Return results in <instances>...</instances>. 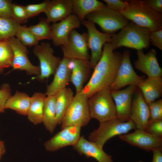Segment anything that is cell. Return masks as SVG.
<instances>
[{
  "label": "cell",
  "mask_w": 162,
  "mask_h": 162,
  "mask_svg": "<svg viewBox=\"0 0 162 162\" xmlns=\"http://www.w3.org/2000/svg\"><path fill=\"white\" fill-rule=\"evenodd\" d=\"M55 95L56 120L58 125H60L74 96L72 89L66 87L59 91Z\"/></svg>",
  "instance_id": "28"
},
{
  "label": "cell",
  "mask_w": 162,
  "mask_h": 162,
  "mask_svg": "<svg viewBox=\"0 0 162 162\" xmlns=\"http://www.w3.org/2000/svg\"><path fill=\"white\" fill-rule=\"evenodd\" d=\"M3 69H4L3 68L0 67V72H1L2 71Z\"/></svg>",
  "instance_id": "45"
},
{
  "label": "cell",
  "mask_w": 162,
  "mask_h": 162,
  "mask_svg": "<svg viewBox=\"0 0 162 162\" xmlns=\"http://www.w3.org/2000/svg\"><path fill=\"white\" fill-rule=\"evenodd\" d=\"M150 41L152 45L162 50V29L150 32Z\"/></svg>",
  "instance_id": "39"
},
{
  "label": "cell",
  "mask_w": 162,
  "mask_h": 162,
  "mask_svg": "<svg viewBox=\"0 0 162 162\" xmlns=\"http://www.w3.org/2000/svg\"><path fill=\"white\" fill-rule=\"evenodd\" d=\"M86 18L98 25L103 33L110 34H113L129 22L120 12L111 9L106 5L89 14Z\"/></svg>",
  "instance_id": "7"
},
{
  "label": "cell",
  "mask_w": 162,
  "mask_h": 162,
  "mask_svg": "<svg viewBox=\"0 0 162 162\" xmlns=\"http://www.w3.org/2000/svg\"><path fill=\"white\" fill-rule=\"evenodd\" d=\"M33 52L38 58L40 64V74L35 78L42 82L54 74L61 59L54 56V51L49 43L42 42L34 46Z\"/></svg>",
  "instance_id": "8"
},
{
  "label": "cell",
  "mask_w": 162,
  "mask_h": 162,
  "mask_svg": "<svg viewBox=\"0 0 162 162\" xmlns=\"http://www.w3.org/2000/svg\"><path fill=\"white\" fill-rule=\"evenodd\" d=\"M73 148L81 155L92 158L98 162H113L112 156L106 153L103 147L81 136Z\"/></svg>",
  "instance_id": "20"
},
{
  "label": "cell",
  "mask_w": 162,
  "mask_h": 162,
  "mask_svg": "<svg viewBox=\"0 0 162 162\" xmlns=\"http://www.w3.org/2000/svg\"><path fill=\"white\" fill-rule=\"evenodd\" d=\"M111 37L110 43L114 50L122 46L137 50L149 47L150 31L147 28L131 21Z\"/></svg>",
  "instance_id": "3"
},
{
  "label": "cell",
  "mask_w": 162,
  "mask_h": 162,
  "mask_svg": "<svg viewBox=\"0 0 162 162\" xmlns=\"http://www.w3.org/2000/svg\"><path fill=\"white\" fill-rule=\"evenodd\" d=\"M45 94L35 92L31 97V104L27 115L28 120L36 125L42 122Z\"/></svg>",
  "instance_id": "27"
},
{
  "label": "cell",
  "mask_w": 162,
  "mask_h": 162,
  "mask_svg": "<svg viewBox=\"0 0 162 162\" xmlns=\"http://www.w3.org/2000/svg\"><path fill=\"white\" fill-rule=\"evenodd\" d=\"M106 5L97 0H73L72 14L81 22L88 15Z\"/></svg>",
  "instance_id": "24"
},
{
  "label": "cell",
  "mask_w": 162,
  "mask_h": 162,
  "mask_svg": "<svg viewBox=\"0 0 162 162\" xmlns=\"http://www.w3.org/2000/svg\"><path fill=\"white\" fill-rule=\"evenodd\" d=\"M145 131L151 134L162 137V120H150Z\"/></svg>",
  "instance_id": "36"
},
{
  "label": "cell",
  "mask_w": 162,
  "mask_h": 162,
  "mask_svg": "<svg viewBox=\"0 0 162 162\" xmlns=\"http://www.w3.org/2000/svg\"><path fill=\"white\" fill-rule=\"evenodd\" d=\"M11 96L10 88L8 84H4L0 89V106L4 107L7 100Z\"/></svg>",
  "instance_id": "40"
},
{
  "label": "cell",
  "mask_w": 162,
  "mask_h": 162,
  "mask_svg": "<svg viewBox=\"0 0 162 162\" xmlns=\"http://www.w3.org/2000/svg\"><path fill=\"white\" fill-rule=\"evenodd\" d=\"M72 12L73 0H52L50 1L45 13L48 21L54 23L65 19Z\"/></svg>",
  "instance_id": "22"
},
{
  "label": "cell",
  "mask_w": 162,
  "mask_h": 162,
  "mask_svg": "<svg viewBox=\"0 0 162 162\" xmlns=\"http://www.w3.org/2000/svg\"><path fill=\"white\" fill-rule=\"evenodd\" d=\"M14 58L13 50L6 40L0 41V67L11 66Z\"/></svg>",
  "instance_id": "31"
},
{
  "label": "cell",
  "mask_w": 162,
  "mask_h": 162,
  "mask_svg": "<svg viewBox=\"0 0 162 162\" xmlns=\"http://www.w3.org/2000/svg\"><path fill=\"white\" fill-rule=\"evenodd\" d=\"M71 72L70 82L74 86L76 93L80 92L83 85L89 76L92 68L89 60H71Z\"/></svg>",
  "instance_id": "21"
},
{
  "label": "cell",
  "mask_w": 162,
  "mask_h": 162,
  "mask_svg": "<svg viewBox=\"0 0 162 162\" xmlns=\"http://www.w3.org/2000/svg\"><path fill=\"white\" fill-rule=\"evenodd\" d=\"M132 100L130 119L134 123L136 129L145 131L150 119L148 104L139 89L135 91Z\"/></svg>",
  "instance_id": "17"
},
{
  "label": "cell",
  "mask_w": 162,
  "mask_h": 162,
  "mask_svg": "<svg viewBox=\"0 0 162 162\" xmlns=\"http://www.w3.org/2000/svg\"><path fill=\"white\" fill-rule=\"evenodd\" d=\"M81 21L74 14H71L58 23H54L51 26V40L56 46L66 45L71 31L80 26Z\"/></svg>",
  "instance_id": "16"
},
{
  "label": "cell",
  "mask_w": 162,
  "mask_h": 162,
  "mask_svg": "<svg viewBox=\"0 0 162 162\" xmlns=\"http://www.w3.org/2000/svg\"><path fill=\"white\" fill-rule=\"evenodd\" d=\"M19 25L12 18L0 17V41L14 36Z\"/></svg>",
  "instance_id": "30"
},
{
  "label": "cell",
  "mask_w": 162,
  "mask_h": 162,
  "mask_svg": "<svg viewBox=\"0 0 162 162\" xmlns=\"http://www.w3.org/2000/svg\"><path fill=\"white\" fill-rule=\"evenodd\" d=\"M87 33L80 34L75 29L70 33L67 44L61 46L63 58L70 60H89L87 44Z\"/></svg>",
  "instance_id": "10"
},
{
  "label": "cell",
  "mask_w": 162,
  "mask_h": 162,
  "mask_svg": "<svg viewBox=\"0 0 162 162\" xmlns=\"http://www.w3.org/2000/svg\"><path fill=\"white\" fill-rule=\"evenodd\" d=\"M88 102L91 119H95L100 123L116 118L110 87L96 92L88 98Z\"/></svg>",
  "instance_id": "4"
},
{
  "label": "cell",
  "mask_w": 162,
  "mask_h": 162,
  "mask_svg": "<svg viewBox=\"0 0 162 162\" xmlns=\"http://www.w3.org/2000/svg\"><path fill=\"white\" fill-rule=\"evenodd\" d=\"M20 41L25 46H35L38 44V41L26 27L20 25L15 35Z\"/></svg>",
  "instance_id": "32"
},
{
  "label": "cell",
  "mask_w": 162,
  "mask_h": 162,
  "mask_svg": "<svg viewBox=\"0 0 162 162\" xmlns=\"http://www.w3.org/2000/svg\"><path fill=\"white\" fill-rule=\"evenodd\" d=\"M137 86L129 85L123 90H110L116 107V118L122 122L130 120L132 99Z\"/></svg>",
  "instance_id": "13"
},
{
  "label": "cell",
  "mask_w": 162,
  "mask_h": 162,
  "mask_svg": "<svg viewBox=\"0 0 162 162\" xmlns=\"http://www.w3.org/2000/svg\"><path fill=\"white\" fill-rule=\"evenodd\" d=\"M114 50L110 43L104 44L101 56L88 82L81 92L88 98L96 92L110 87L113 82L122 55Z\"/></svg>",
  "instance_id": "1"
},
{
  "label": "cell",
  "mask_w": 162,
  "mask_h": 162,
  "mask_svg": "<svg viewBox=\"0 0 162 162\" xmlns=\"http://www.w3.org/2000/svg\"><path fill=\"white\" fill-rule=\"evenodd\" d=\"M50 23L46 18H42L37 24L27 27V28L38 42L44 39H51V32Z\"/></svg>",
  "instance_id": "29"
},
{
  "label": "cell",
  "mask_w": 162,
  "mask_h": 162,
  "mask_svg": "<svg viewBox=\"0 0 162 162\" xmlns=\"http://www.w3.org/2000/svg\"><path fill=\"white\" fill-rule=\"evenodd\" d=\"M81 128L79 126H70L61 129L44 143L45 149L53 152L67 146H74L81 136Z\"/></svg>",
  "instance_id": "14"
},
{
  "label": "cell",
  "mask_w": 162,
  "mask_h": 162,
  "mask_svg": "<svg viewBox=\"0 0 162 162\" xmlns=\"http://www.w3.org/2000/svg\"><path fill=\"white\" fill-rule=\"evenodd\" d=\"M157 51L150 50L145 54L142 50H137L138 58L134 63L135 68L146 75L148 77L161 76L162 69L158 63Z\"/></svg>",
  "instance_id": "18"
},
{
  "label": "cell",
  "mask_w": 162,
  "mask_h": 162,
  "mask_svg": "<svg viewBox=\"0 0 162 162\" xmlns=\"http://www.w3.org/2000/svg\"><path fill=\"white\" fill-rule=\"evenodd\" d=\"M71 60L63 58L61 59L52 82L47 86L46 95H56L59 91L66 87L70 82L71 72Z\"/></svg>",
  "instance_id": "19"
},
{
  "label": "cell",
  "mask_w": 162,
  "mask_h": 162,
  "mask_svg": "<svg viewBox=\"0 0 162 162\" xmlns=\"http://www.w3.org/2000/svg\"><path fill=\"white\" fill-rule=\"evenodd\" d=\"M148 5L156 12L162 13V0H145Z\"/></svg>",
  "instance_id": "41"
},
{
  "label": "cell",
  "mask_w": 162,
  "mask_h": 162,
  "mask_svg": "<svg viewBox=\"0 0 162 162\" xmlns=\"http://www.w3.org/2000/svg\"><path fill=\"white\" fill-rule=\"evenodd\" d=\"M11 46L14 52V58L11 66L13 70H25L27 74L38 76L40 74L39 66L33 65L28 57V51L26 46L14 36L6 40Z\"/></svg>",
  "instance_id": "12"
},
{
  "label": "cell",
  "mask_w": 162,
  "mask_h": 162,
  "mask_svg": "<svg viewBox=\"0 0 162 162\" xmlns=\"http://www.w3.org/2000/svg\"><path fill=\"white\" fill-rule=\"evenodd\" d=\"M12 3L7 0H0V17L12 18Z\"/></svg>",
  "instance_id": "38"
},
{
  "label": "cell",
  "mask_w": 162,
  "mask_h": 162,
  "mask_svg": "<svg viewBox=\"0 0 162 162\" xmlns=\"http://www.w3.org/2000/svg\"><path fill=\"white\" fill-rule=\"evenodd\" d=\"M136 129L135 125L131 120L122 122L116 118L100 123L98 128L90 134L88 140L103 147L106 142L111 138L127 134Z\"/></svg>",
  "instance_id": "5"
},
{
  "label": "cell",
  "mask_w": 162,
  "mask_h": 162,
  "mask_svg": "<svg viewBox=\"0 0 162 162\" xmlns=\"http://www.w3.org/2000/svg\"><path fill=\"white\" fill-rule=\"evenodd\" d=\"M137 162H144V161H142V160H140V161H139Z\"/></svg>",
  "instance_id": "46"
},
{
  "label": "cell",
  "mask_w": 162,
  "mask_h": 162,
  "mask_svg": "<svg viewBox=\"0 0 162 162\" xmlns=\"http://www.w3.org/2000/svg\"><path fill=\"white\" fill-rule=\"evenodd\" d=\"M128 6L121 13L128 20L150 32L162 29V14L149 7L145 0L127 1Z\"/></svg>",
  "instance_id": "2"
},
{
  "label": "cell",
  "mask_w": 162,
  "mask_h": 162,
  "mask_svg": "<svg viewBox=\"0 0 162 162\" xmlns=\"http://www.w3.org/2000/svg\"><path fill=\"white\" fill-rule=\"evenodd\" d=\"M56 115V95L47 96L44 101L42 122L51 133L53 132L58 125Z\"/></svg>",
  "instance_id": "25"
},
{
  "label": "cell",
  "mask_w": 162,
  "mask_h": 162,
  "mask_svg": "<svg viewBox=\"0 0 162 162\" xmlns=\"http://www.w3.org/2000/svg\"><path fill=\"white\" fill-rule=\"evenodd\" d=\"M5 152L4 142L0 140V161Z\"/></svg>",
  "instance_id": "43"
},
{
  "label": "cell",
  "mask_w": 162,
  "mask_h": 162,
  "mask_svg": "<svg viewBox=\"0 0 162 162\" xmlns=\"http://www.w3.org/2000/svg\"><path fill=\"white\" fill-rule=\"evenodd\" d=\"M81 23L87 30V44L91 51L89 60L92 68L94 69L102 55V47L106 43H110L113 34L100 32L94 23L87 20H84Z\"/></svg>",
  "instance_id": "9"
},
{
  "label": "cell",
  "mask_w": 162,
  "mask_h": 162,
  "mask_svg": "<svg viewBox=\"0 0 162 162\" xmlns=\"http://www.w3.org/2000/svg\"><path fill=\"white\" fill-rule=\"evenodd\" d=\"M5 109L4 107L0 106V113L3 112L4 111Z\"/></svg>",
  "instance_id": "44"
},
{
  "label": "cell",
  "mask_w": 162,
  "mask_h": 162,
  "mask_svg": "<svg viewBox=\"0 0 162 162\" xmlns=\"http://www.w3.org/2000/svg\"><path fill=\"white\" fill-rule=\"evenodd\" d=\"M122 140L131 146L138 147L147 152L152 151L158 148H162V137L136 129L133 132L119 136Z\"/></svg>",
  "instance_id": "15"
},
{
  "label": "cell",
  "mask_w": 162,
  "mask_h": 162,
  "mask_svg": "<svg viewBox=\"0 0 162 162\" xmlns=\"http://www.w3.org/2000/svg\"><path fill=\"white\" fill-rule=\"evenodd\" d=\"M87 96L81 92L76 93L62 119L61 129L70 126L87 125L91 119Z\"/></svg>",
  "instance_id": "6"
},
{
  "label": "cell",
  "mask_w": 162,
  "mask_h": 162,
  "mask_svg": "<svg viewBox=\"0 0 162 162\" xmlns=\"http://www.w3.org/2000/svg\"><path fill=\"white\" fill-rule=\"evenodd\" d=\"M108 8L120 12L123 11L128 5V1L120 0H104Z\"/></svg>",
  "instance_id": "37"
},
{
  "label": "cell",
  "mask_w": 162,
  "mask_h": 162,
  "mask_svg": "<svg viewBox=\"0 0 162 162\" xmlns=\"http://www.w3.org/2000/svg\"><path fill=\"white\" fill-rule=\"evenodd\" d=\"M11 6L12 19L19 25L26 22L28 18L25 6L12 3Z\"/></svg>",
  "instance_id": "33"
},
{
  "label": "cell",
  "mask_w": 162,
  "mask_h": 162,
  "mask_svg": "<svg viewBox=\"0 0 162 162\" xmlns=\"http://www.w3.org/2000/svg\"><path fill=\"white\" fill-rule=\"evenodd\" d=\"M130 55L128 50L123 52L115 80L110 87V90H119L127 85L137 86L143 79L134 70L130 60Z\"/></svg>",
  "instance_id": "11"
},
{
  "label": "cell",
  "mask_w": 162,
  "mask_h": 162,
  "mask_svg": "<svg viewBox=\"0 0 162 162\" xmlns=\"http://www.w3.org/2000/svg\"><path fill=\"white\" fill-rule=\"evenodd\" d=\"M162 148H158L153 150L152 162H162Z\"/></svg>",
  "instance_id": "42"
},
{
  "label": "cell",
  "mask_w": 162,
  "mask_h": 162,
  "mask_svg": "<svg viewBox=\"0 0 162 162\" xmlns=\"http://www.w3.org/2000/svg\"><path fill=\"white\" fill-rule=\"evenodd\" d=\"M50 2V1L46 0L41 3L30 4L25 6L28 18L35 16L41 13H45Z\"/></svg>",
  "instance_id": "34"
},
{
  "label": "cell",
  "mask_w": 162,
  "mask_h": 162,
  "mask_svg": "<svg viewBox=\"0 0 162 162\" xmlns=\"http://www.w3.org/2000/svg\"><path fill=\"white\" fill-rule=\"evenodd\" d=\"M150 120H162V100L160 99L148 104Z\"/></svg>",
  "instance_id": "35"
},
{
  "label": "cell",
  "mask_w": 162,
  "mask_h": 162,
  "mask_svg": "<svg viewBox=\"0 0 162 162\" xmlns=\"http://www.w3.org/2000/svg\"><path fill=\"white\" fill-rule=\"evenodd\" d=\"M31 104V97L25 93L16 91L7 100L4 109H10L18 113L27 116Z\"/></svg>",
  "instance_id": "26"
},
{
  "label": "cell",
  "mask_w": 162,
  "mask_h": 162,
  "mask_svg": "<svg viewBox=\"0 0 162 162\" xmlns=\"http://www.w3.org/2000/svg\"><path fill=\"white\" fill-rule=\"evenodd\" d=\"M137 87L148 104L162 95V77H148L146 79H143L138 85Z\"/></svg>",
  "instance_id": "23"
}]
</instances>
